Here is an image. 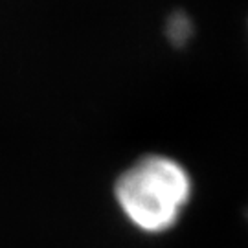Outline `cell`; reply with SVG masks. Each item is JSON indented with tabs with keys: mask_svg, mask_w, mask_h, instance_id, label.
I'll return each mask as SVG.
<instances>
[{
	"mask_svg": "<svg viewBox=\"0 0 248 248\" xmlns=\"http://www.w3.org/2000/svg\"><path fill=\"white\" fill-rule=\"evenodd\" d=\"M116 202L127 221L145 233L173 228L191 199V178L177 160L147 155L118 177Z\"/></svg>",
	"mask_w": 248,
	"mask_h": 248,
	"instance_id": "6da1fadb",
	"label": "cell"
},
{
	"mask_svg": "<svg viewBox=\"0 0 248 248\" xmlns=\"http://www.w3.org/2000/svg\"><path fill=\"white\" fill-rule=\"evenodd\" d=\"M195 33L193 20L184 11H175L171 13L166 22V37H168L169 45L175 48H184L191 41V37Z\"/></svg>",
	"mask_w": 248,
	"mask_h": 248,
	"instance_id": "7a4b0ae2",
	"label": "cell"
}]
</instances>
